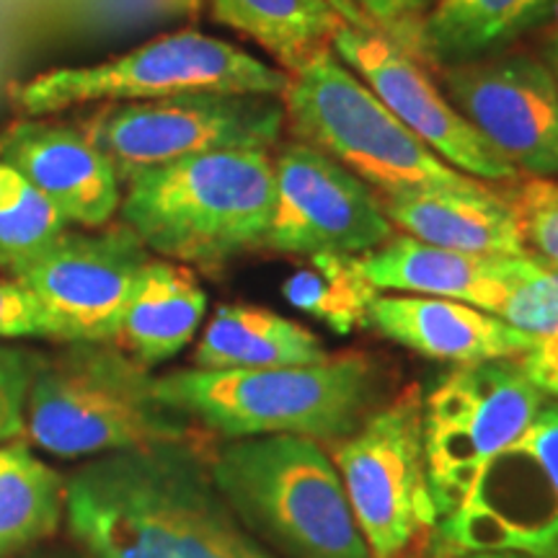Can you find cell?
<instances>
[{
  "instance_id": "cell-1",
  "label": "cell",
  "mask_w": 558,
  "mask_h": 558,
  "mask_svg": "<svg viewBox=\"0 0 558 558\" xmlns=\"http://www.w3.org/2000/svg\"><path fill=\"white\" fill-rule=\"evenodd\" d=\"M65 525L88 558H282L235 518L197 445L94 458L68 478Z\"/></svg>"
},
{
  "instance_id": "cell-2",
  "label": "cell",
  "mask_w": 558,
  "mask_h": 558,
  "mask_svg": "<svg viewBox=\"0 0 558 558\" xmlns=\"http://www.w3.org/2000/svg\"><path fill=\"white\" fill-rule=\"evenodd\" d=\"M386 373L362 352L264 369H177L156 378L163 407L222 439L295 435L333 448L383 403Z\"/></svg>"
},
{
  "instance_id": "cell-3",
  "label": "cell",
  "mask_w": 558,
  "mask_h": 558,
  "mask_svg": "<svg viewBox=\"0 0 558 558\" xmlns=\"http://www.w3.org/2000/svg\"><path fill=\"white\" fill-rule=\"evenodd\" d=\"M275 158L213 150L148 169L124 184L122 222L160 259L220 269L267 246Z\"/></svg>"
},
{
  "instance_id": "cell-4",
  "label": "cell",
  "mask_w": 558,
  "mask_h": 558,
  "mask_svg": "<svg viewBox=\"0 0 558 558\" xmlns=\"http://www.w3.org/2000/svg\"><path fill=\"white\" fill-rule=\"evenodd\" d=\"M194 432L158 401L150 369L111 341H68L45 354L26 399V435L68 460L194 445Z\"/></svg>"
},
{
  "instance_id": "cell-5",
  "label": "cell",
  "mask_w": 558,
  "mask_h": 558,
  "mask_svg": "<svg viewBox=\"0 0 558 558\" xmlns=\"http://www.w3.org/2000/svg\"><path fill=\"white\" fill-rule=\"evenodd\" d=\"M205 460L235 518L277 556L369 558L333 458L316 439H226Z\"/></svg>"
},
{
  "instance_id": "cell-6",
  "label": "cell",
  "mask_w": 558,
  "mask_h": 558,
  "mask_svg": "<svg viewBox=\"0 0 558 558\" xmlns=\"http://www.w3.org/2000/svg\"><path fill=\"white\" fill-rule=\"evenodd\" d=\"M290 73L197 29L163 34L99 65L54 68L16 83L9 107L19 117H50L88 104L150 101L166 96L264 94L282 99Z\"/></svg>"
},
{
  "instance_id": "cell-7",
  "label": "cell",
  "mask_w": 558,
  "mask_h": 558,
  "mask_svg": "<svg viewBox=\"0 0 558 558\" xmlns=\"http://www.w3.org/2000/svg\"><path fill=\"white\" fill-rule=\"evenodd\" d=\"M282 104L298 143L324 150L378 194L481 184L445 163L403 128L333 50L320 52L290 75Z\"/></svg>"
},
{
  "instance_id": "cell-8",
  "label": "cell",
  "mask_w": 558,
  "mask_h": 558,
  "mask_svg": "<svg viewBox=\"0 0 558 558\" xmlns=\"http://www.w3.org/2000/svg\"><path fill=\"white\" fill-rule=\"evenodd\" d=\"M492 550L558 558V399L550 396L427 535V558Z\"/></svg>"
},
{
  "instance_id": "cell-9",
  "label": "cell",
  "mask_w": 558,
  "mask_h": 558,
  "mask_svg": "<svg viewBox=\"0 0 558 558\" xmlns=\"http://www.w3.org/2000/svg\"><path fill=\"white\" fill-rule=\"evenodd\" d=\"M70 122L104 153L122 186L137 173L213 150H271L282 140L288 117L277 96L199 94L150 101L96 104Z\"/></svg>"
},
{
  "instance_id": "cell-10",
  "label": "cell",
  "mask_w": 558,
  "mask_h": 558,
  "mask_svg": "<svg viewBox=\"0 0 558 558\" xmlns=\"http://www.w3.org/2000/svg\"><path fill=\"white\" fill-rule=\"evenodd\" d=\"M422 393L411 386L383 401L354 435L333 445V465L369 558H403L437 522L424 452Z\"/></svg>"
},
{
  "instance_id": "cell-11",
  "label": "cell",
  "mask_w": 558,
  "mask_h": 558,
  "mask_svg": "<svg viewBox=\"0 0 558 558\" xmlns=\"http://www.w3.org/2000/svg\"><path fill=\"white\" fill-rule=\"evenodd\" d=\"M548 396L514 360L456 365L422 393V429L437 518L463 501L494 456L512 445Z\"/></svg>"
},
{
  "instance_id": "cell-12",
  "label": "cell",
  "mask_w": 558,
  "mask_h": 558,
  "mask_svg": "<svg viewBox=\"0 0 558 558\" xmlns=\"http://www.w3.org/2000/svg\"><path fill=\"white\" fill-rule=\"evenodd\" d=\"M148 259L150 251L124 222L94 233L68 228L5 277L39 300L60 329L62 344H117L132 288Z\"/></svg>"
},
{
  "instance_id": "cell-13",
  "label": "cell",
  "mask_w": 558,
  "mask_h": 558,
  "mask_svg": "<svg viewBox=\"0 0 558 558\" xmlns=\"http://www.w3.org/2000/svg\"><path fill=\"white\" fill-rule=\"evenodd\" d=\"M393 235L380 197L324 150L290 143L275 158V209L267 246L277 254L362 256Z\"/></svg>"
},
{
  "instance_id": "cell-14",
  "label": "cell",
  "mask_w": 558,
  "mask_h": 558,
  "mask_svg": "<svg viewBox=\"0 0 558 558\" xmlns=\"http://www.w3.org/2000/svg\"><path fill=\"white\" fill-rule=\"evenodd\" d=\"M442 86L465 122L518 173L558 177V78L530 54L445 68Z\"/></svg>"
},
{
  "instance_id": "cell-15",
  "label": "cell",
  "mask_w": 558,
  "mask_h": 558,
  "mask_svg": "<svg viewBox=\"0 0 558 558\" xmlns=\"http://www.w3.org/2000/svg\"><path fill=\"white\" fill-rule=\"evenodd\" d=\"M331 50L373 90L403 128L422 140L432 153L465 177L478 181H514L520 177L507 160L465 122L439 90L432 75L414 54L378 32L341 24Z\"/></svg>"
},
{
  "instance_id": "cell-16",
  "label": "cell",
  "mask_w": 558,
  "mask_h": 558,
  "mask_svg": "<svg viewBox=\"0 0 558 558\" xmlns=\"http://www.w3.org/2000/svg\"><path fill=\"white\" fill-rule=\"evenodd\" d=\"M0 163L21 173L70 226L104 228L120 213L122 181L70 120L19 117L0 130Z\"/></svg>"
},
{
  "instance_id": "cell-17",
  "label": "cell",
  "mask_w": 558,
  "mask_h": 558,
  "mask_svg": "<svg viewBox=\"0 0 558 558\" xmlns=\"http://www.w3.org/2000/svg\"><path fill=\"white\" fill-rule=\"evenodd\" d=\"M367 329L422 357L450 365L514 360L535 341L492 313L427 295H378L369 308Z\"/></svg>"
},
{
  "instance_id": "cell-18",
  "label": "cell",
  "mask_w": 558,
  "mask_h": 558,
  "mask_svg": "<svg viewBox=\"0 0 558 558\" xmlns=\"http://www.w3.org/2000/svg\"><path fill=\"white\" fill-rule=\"evenodd\" d=\"M520 256H488L452 251L416 241L407 233L390 235L383 246L357 256L362 275L378 290L445 298L497 313Z\"/></svg>"
},
{
  "instance_id": "cell-19",
  "label": "cell",
  "mask_w": 558,
  "mask_h": 558,
  "mask_svg": "<svg viewBox=\"0 0 558 558\" xmlns=\"http://www.w3.org/2000/svg\"><path fill=\"white\" fill-rule=\"evenodd\" d=\"M378 197L390 226L416 241L469 254H527L512 205L486 184L471 190H409Z\"/></svg>"
},
{
  "instance_id": "cell-20",
  "label": "cell",
  "mask_w": 558,
  "mask_h": 558,
  "mask_svg": "<svg viewBox=\"0 0 558 558\" xmlns=\"http://www.w3.org/2000/svg\"><path fill=\"white\" fill-rule=\"evenodd\" d=\"M205 313L207 292L192 267L150 256L135 279L117 344L148 369L163 365L194 339Z\"/></svg>"
},
{
  "instance_id": "cell-21",
  "label": "cell",
  "mask_w": 558,
  "mask_h": 558,
  "mask_svg": "<svg viewBox=\"0 0 558 558\" xmlns=\"http://www.w3.org/2000/svg\"><path fill=\"white\" fill-rule=\"evenodd\" d=\"M329 357L324 339L298 320L262 305H220L209 318L197 349L199 369H264L313 365Z\"/></svg>"
},
{
  "instance_id": "cell-22",
  "label": "cell",
  "mask_w": 558,
  "mask_h": 558,
  "mask_svg": "<svg viewBox=\"0 0 558 558\" xmlns=\"http://www.w3.org/2000/svg\"><path fill=\"white\" fill-rule=\"evenodd\" d=\"M207 5L215 24L256 41L290 75L331 50L347 24L331 0H207Z\"/></svg>"
},
{
  "instance_id": "cell-23",
  "label": "cell",
  "mask_w": 558,
  "mask_h": 558,
  "mask_svg": "<svg viewBox=\"0 0 558 558\" xmlns=\"http://www.w3.org/2000/svg\"><path fill=\"white\" fill-rule=\"evenodd\" d=\"M65 484L21 439L0 445V558L26 556L65 522Z\"/></svg>"
},
{
  "instance_id": "cell-24",
  "label": "cell",
  "mask_w": 558,
  "mask_h": 558,
  "mask_svg": "<svg viewBox=\"0 0 558 558\" xmlns=\"http://www.w3.org/2000/svg\"><path fill=\"white\" fill-rule=\"evenodd\" d=\"M554 0H437L424 24L429 65L492 52L533 26Z\"/></svg>"
},
{
  "instance_id": "cell-25",
  "label": "cell",
  "mask_w": 558,
  "mask_h": 558,
  "mask_svg": "<svg viewBox=\"0 0 558 558\" xmlns=\"http://www.w3.org/2000/svg\"><path fill=\"white\" fill-rule=\"evenodd\" d=\"M205 0H41L50 47L107 45L173 21L197 19Z\"/></svg>"
},
{
  "instance_id": "cell-26",
  "label": "cell",
  "mask_w": 558,
  "mask_h": 558,
  "mask_svg": "<svg viewBox=\"0 0 558 558\" xmlns=\"http://www.w3.org/2000/svg\"><path fill=\"white\" fill-rule=\"evenodd\" d=\"M305 259L282 282V295L292 308L316 318L339 337L367 329L369 308L380 290L362 275L357 256L324 251Z\"/></svg>"
},
{
  "instance_id": "cell-27",
  "label": "cell",
  "mask_w": 558,
  "mask_h": 558,
  "mask_svg": "<svg viewBox=\"0 0 558 558\" xmlns=\"http://www.w3.org/2000/svg\"><path fill=\"white\" fill-rule=\"evenodd\" d=\"M68 228L50 199L0 163V271L11 275Z\"/></svg>"
},
{
  "instance_id": "cell-28",
  "label": "cell",
  "mask_w": 558,
  "mask_h": 558,
  "mask_svg": "<svg viewBox=\"0 0 558 558\" xmlns=\"http://www.w3.org/2000/svg\"><path fill=\"white\" fill-rule=\"evenodd\" d=\"M494 316L530 337L558 333V267L522 254Z\"/></svg>"
},
{
  "instance_id": "cell-29",
  "label": "cell",
  "mask_w": 558,
  "mask_h": 558,
  "mask_svg": "<svg viewBox=\"0 0 558 558\" xmlns=\"http://www.w3.org/2000/svg\"><path fill=\"white\" fill-rule=\"evenodd\" d=\"M52 50L41 24V0H0V109L37 58Z\"/></svg>"
},
{
  "instance_id": "cell-30",
  "label": "cell",
  "mask_w": 558,
  "mask_h": 558,
  "mask_svg": "<svg viewBox=\"0 0 558 558\" xmlns=\"http://www.w3.org/2000/svg\"><path fill=\"white\" fill-rule=\"evenodd\" d=\"M507 199L527 254L558 267V181L530 177Z\"/></svg>"
},
{
  "instance_id": "cell-31",
  "label": "cell",
  "mask_w": 558,
  "mask_h": 558,
  "mask_svg": "<svg viewBox=\"0 0 558 558\" xmlns=\"http://www.w3.org/2000/svg\"><path fill=\"white\" fill-rule=\"evenodd\" d=\"M357 9L369 32L399 45L401 50L414 54L418 62L429 65L424 50V24L435 11L437 0H349Z\"/></svg>"
},
{
  "instance_id": "cell-32",
  "label": "cell",
  "mask_w": 558,
  "mask_h": 558,
  "mask_svg": "<svg viewBox=\"0 0 558 558\" xmlns=\"http://www.w3.org/2000/svg\"><path fill=\"white\" fill-rule=\"evenodd\" d=\"M41 360L37 349L0 344V445L26 435V399Z\"/></svg>"
},
{
  "instance_id": "cell-33",
  "label": "cell",
  "mask_w": 558,
  "mask_h": 558,
  "mask_svg": "<svg viewBox=\"0 0 558 558\" xmlns=\"http://www.w3.org/2000/svg\"><path fill=\"white\" fill-rule=\"evenodd\" d=\"M0 339H45L62 344V333L50 313L11 277H0Z\"/></svg>"
},
{
  "instance_id": "cell-34",
  "label": "cell",
  "mask_w": 558,
  "mask_h": 558,
  "mask_svg": "<svg viewBox=\"0 0 558 558\" xmlns=\"http://www.w3.org/2000/svg\"><path fill=\"white\" fill-rule=\"evenodd\" d=\"M530 380L550 399H558V333L535 337L533 347L518 357Z\"/></svg>"
},
{
  "instance_id": "cell-35",
  "label": "cell",
  "mask_w": 558,
  "mask_h": 558,
  "mask_svg": "<svg viewBox=\"0 0 558 558\" xmlns=\"http://www.w3.org/2000/svg\"><path fill=\"white\" fill-rule=\"evenodd\" d=\"M331 3H333V9H337V11L341 13V19H344L347 24L362 26V29H367V24H365V21H362L357 9H354V5L349 3V0H331Z\"/></svg>"
},
{
  "instance_id": "cell-36",
  "label": "cell",
  "mask_w": 558,
  "mask_h": 558,
  "mask_svg": "<svg viewBox=\"0 0 558 558\" xmlns=\"http://www.w3.org/2000/svg\"><path fill=\"white\" fill-rule=\"evenodd\" d=\"M463 558H538V556H527V554H497V550H492V554H469Z\"/></svg>"
},
{
  "instance_id": "cell-37",
  "label": "cell",
  "mask_w": 558,
  "mask_h": 558,
  "mask_svg": "<svg viewBox=\"0 0 558 558\" xmlns=\"http://www.w3.org/2000/svg\"><path fill=\"white\" fill-rule=\"evenodd\" d=\"M29 558H78V556H68V554H32Z\"/></svg>"
},
{
  "instance_id": "cell-38",
  "label": "cell",
  "mask_w": 558,
  "mask_h": 558,
  "mask_svg": "<svg viewBox=\"0 0 558 558\" xmlns=\"http://www.w3.org/2000/svg\"><path fill=\"white\" fill-rule=\"evenodd\" d=\"M556 58H558V39H556Z\"/></svg>"
},
{
  "instance_id": "cell-39",
  "label": "cell",
  "mask_w": 558,
  "mask_h": 558,
  "mask_svg": "<svg viewBox=\"0 0 558 558\" xmlns=\"http://www.w3.org/2000/svg\"><path fill=\"white\" fill-rule=\"evenodd\" d=\"M556 70H558V58H556Z\"/></svg>"
}]
</instances>
